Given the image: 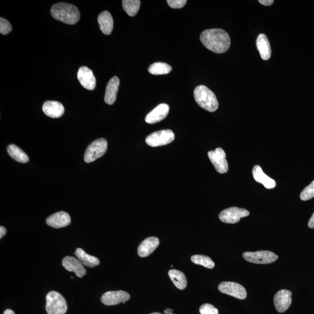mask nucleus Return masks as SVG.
<instances>
[{
	"label": "nucleus",
	"instance_id": "f257e3e1",
	"mask_svg": "<svg viewBox=\"0 0 314 314\" xmlns=\"http://www.w3.org/2000/svg\"><path fill=\"white\" fill-rule=\"evenodd\" d=\"M200 40L207 49L218 54L227 52L230 46L229 35L221 29L204 31L201 33Z\"/></svg>",
	"mask_w": 314,
	"mask_h": 314
},
{
	"label": "nucleus",
	"instance_id": "f03ea898",
	"mask_svg": "<svg viewBox=\"0 0 314 314\" xmlns=\"http://www.w3.org/2000/svg\"><path fill=\"white\" fill-rule=\"evenodd\" d=\"M50 11L53 18L68 25L76 24L81 17L78 8L68 3H57L52 6Z\"/></svg>",
	"mask_w": 314,
	"mask_h": 314
},
{
	"label": "nucleus",
	"instance_id": "7ed1b4c3",
	"mask_svg": "<svg viewBox=\"0 0 314 314\" xmlns=\"http://www.w3.org/2000/svg\"><path fill=\"white\" fill-rule=\"evenodd\" d=\"M195 102L201 108L209 112H214L218 108L219 104L215 95L205 86L200 85L194 91Z\"/></svg>",
	"mask_w": 314,
	"mask_h": 314
},
{
	"label": "nucleus",
	"instance_id": "20e7f679",
	"mask_svg": "<svg viewBox=\"0 0 314 314\" xmlns=\"http://www.w3.org/2000/svg\"><path fill=\"white\" fill-rule=\"evenodd\" d=\"M68 309L66 300L60 293L50 292L46 296L47 314H65Z\"/></svg>",
	"mask_w": 314,
	"mask_h": 314
},
{
	"label": "nucleus",
	"instance_id": "39448f33",
	"mask_svg": "<svg viewBox=\"0 0 314 314\" xmlns=\"http://www.w3.org/2000/svg\"><path fill=\"white\" fill-rule=\"evenodd\" d=\"M107 141L105 139L100 138L91 143L86 150L84 159L87 163L92 162L100 158L107 150Z\"/></svg>",
	"mask_w": 314,
	"mask_h": 314
},
{
	"label": "nucleus",
	"instance_id": "423d86ee",
	"mask_svg": "<svg viewBox=\"0 0 314 314\" xmlns=\"http://www.w3.org/2000/svg\"><path fill=\"white\" fill-rule=\"evenodd\" d=\"M174 140V133L171 130H162L152 133L146 139V143L153 147L165 146Z\"/></svg>",
	"mask_w": 314,
	"mask_h": 314
},
{
	"label": "nucleus",
	"instance_id": "0eeeda50",
	"mask_svg": "<svg viewBox=\"0 0 314 314\" xmlns=\"http://www.w3.org/2000/svg\"><path fill=\"white\" fill-rule=\"evenodd\" d=\"M243 257L247 262L257 264H268L276 262L278 259L277 254L269 251L245 252Z\"/></svg>",
	"mask_w": 314,
	"mask_h": 314
},
{
	"label": "nucleus",
	"instance_id": "6e6552de",
	"mask_svg": "<svg viewBox=\"0 0 314 314\" xmlns=\"http://www.w3.org/2000/svg\"><path fill=\"white\" fill-rule=\"evenodd\" d=\"M249 214L250 212L247 209L230 207L223 210L219 215V218L224 223L234 224L238 223L241 218L248 217Z\"/></svg>",
	"mask_w": 314,
	"mask_h": 314
},
{
	"label": "nucleus",
	"instance_id": "1a4fd4ad",
	"mask_svg": "<svg viewBox=\"0 0 314 314\" xmlns=\"http://www.w3.org/2000/svg\"><path fill=\"white\" fill-rule=\"evenodd\" d=\"M210 161L214 166L215 170L220 174L227 173L228 171V163L226 159V153L221 148H217L214 151H210L208 153Z\"/></svg>",
	"mask_w": 314,
	"mask_h": 314
},
{
	"label": "nucleus",
	"instance_id": "9d476101",
	"mask_svg": "<svg viewBox=\"0 0 314 314\" xmlns=\"http://www.w3.org/2000/svg\"><path fill=\"white\" fill-rule=\"evenodd\" d=\"M218 289L224 294L232 296L240 300H244L247 297L246 290L241 284L238 283L223 282L218 286Z\"/></svg>",
	"mask_w": 314,
	"mask_h": 314
},
{
	"label": "nucleus",
	"instance_id": "9b49d317",
	"mask_svg": "<svg viewBox=\"0 0 314 314\" xmlns=\"http://www.w3.org/2000/svg\"><path fill=\"white\" fill-rule=\"evenodd\" d=\"M130 299L128 293L118 290L106 292L102 296L101 301L105 306H115L121 303H125Z\"/></svg>",
	"mask_w": 314,
	"mask_h": 314
},
{
	"label": "nucleus",
	"instance_id": "f8f14e48",
	"mask_svg": "<svg viewBox=\"0 0 314 314\" xmlns=\"http://www.w3.org/2000/svg\"><path fill=\"white\" fill-rule=\"evenodd\" d=\"M292 293L289 290H279L275 295L274 302L278 312L282 313L289 309L292 304Z\"/></svg>",
	"mask_w": 314,
	"mask_h": 314
},
{
	"label": "nucleus",
	"instance_id": "ddd939ff",
	"mask_svg": "<svg viewBox=\"0 0 314 314\" xmlns=\"http://www.w3.org/2000/svg\"><path fill=\"white\" fill-rule=\"evenodd\" d=\"M78 79L82 87L88 90H93L96 87V79L93 71L87 67L79 68Z\"/></svg>",
	"mask_w": 314,
	"mask_h": 314
},
{
	"label": "nucleus",
	"instance_id": "4468645a",
	"mask_svg": "<svg viewBox=\"0 0 314 314\" xmlns=\"http://www.w3.org/2000/svg\"><path fill=\"white\" fill-rule=\"evenodd\" d=\"M63 266L70 272H75L77 277L82 278L87 274L84 264L79 259L70 256H67L63 260Z\"/></svg>",
	"mask_w": 314,
	"mask_h": 314
},
{
	"label": "nucleus",
	"instance_id": "2eb2a0df",
	"mask_svg": "<svg viewBox=\"0 0 314 314\" xmlns=\"http://www.w3.org/2000/svg\"><path fill=\"white\" fill-rule=\"evenodd\" d=\"M170 111V106L166 104H161L147 115L145 121L147 123L155 124L164 120Z\"/></svg>",
	"mask_w": 314,
	"mask_h": 314
},
{
	"label": "nucleus",
	"instance_id": "dca6fc26",
	"mask_svg": "<svg viewBox=\"0 0 314 314\" xmlns=\"http://www.w3.org/2000/svg\"><path fill=\"white\" fill-rule=\"evenodd\" d=\"M46 223L56 229L64 227L70 223V215L64 211L58 212L47 218Z\"/></svg>",
	"mask_w": 314,
	"mask_h": 314
},
{
	"label": "nucleus",
	"instance_id": "f3484780",
	"mask_svg": "<svg viewBox=\"0 0 314 314\" xmlns=\"http://www.w3.org/2000/svg\"><path fill=\"white\" fill-rule=\"evenodd\" d=\"M159 244V239L156 237H150L142 242L138 249V253L140 257H146L152 254Z\"/></svg>",
	"mask_w": 314,
	"mask_h": 314
},
{
	"label": "nucleus",
	"instance_id": "a211bd4d",
	"mask_svg": "<svg viewBox=\"0 0 314 314\" xmlns=\"http://www.w3.org/2000/svg\"><path fill=\"white\" fill-rule=\"evenodd\" d=\"M43 111L47 116L58 118L63 116L65 109L62 104L56 101H47L44 103Z\"/></svg>",
	"mask_w": 314,
	"mask_h": 314
},
{
	"label": "nucleus",
	"instance_id": "6ab92c4d",
	"mask_svg": "<svg viewBox=\"0 0 314 314\" xmlns=\"http://www.w3.org/2000/svg\"><path fill=\"white\" fill-rule=\"evenodd\" d=\"M120 84V81L117 76H114L109 80L106 86L105 101L108 105H112L117 99V95Z\"/></svg>",
	"mask_w": 314,
	"mask_h": 314
},
{
	"label": "nucleus",
	"instance_id": "aec40b11",
	"mask_svg": "<svg viewBox=\"0 0 314 314\" xmlns=\"http://www.w3.org/2000/svg\"><path fill=\"white\" fill-rule=\"evenodd\" d=\"M253 175L255 180L257 182L262 183L265 188L272 189L276 187V182L263 173L260 166H254L253 169Z\"/></svg>",
	"mask_w": 314,
	"mask_h": 314
},
{
	"label": "nucleus",
	"instance_id": "412c9836",
	"mask_svg": "<svg viewBox=\"0 0 314 314\" xmlns=\"http://www.w3.org/2000/svg\"><path fill=\"white\" fill-rule=\"evenodd\" d=\"M100 30L104 34L109 35L111 34L114 28V20L111 14L109 12H102L98 17Z\"/></svg>",
	"mask_w": 314,
	"mask_h": 314
},
{
	"label": "nucleus",
	"instance_id": "4be33fe9",
	"mask_svg": "<svg viewBox=\"0 0 314 314\" xmlns=\"http://www.w3.org/2000/svg\"><path fill=\"white\" fill-rule=\"evenodd\" d=\"M256 45L261 57L263 60H268L271 56V48L267 37L264 34H260L258 36Z\"/></svg>",
	"mask_w": 314,
	"mask_h": 314
},
{
	"label": "nucleus",
	"instance_id": "5701e85b",
	"mask_svg": "<svg viewBox=\"0 0 314 314\" xmlns=\"http://www.w3.org/2000/svg\"><path fill=\"white\" fill-rule=\"evenodd\" d=\"M75 255L83 264L87 267L93 268L100 264V260L97 257L88 255L82 248H77Z\"/></svg>",
	"mask_w": 314,
	"mask_h": 314
},
{
	"label": "nucleus",
	"instance_id": "b1692460",
	"mask_svg": "<svg viewBox=\"0 0 314 314\" xmlns=\"http://www.w3.org/2000/svg\"><path fill=\"white\" fill-rule=\"evenodd\" d=\"M168 275L177 289L183 290L187 286V279L182 272L176 269H171L168 272Z\"/></svg>",
	"mask_w": 314,
	"mask_h": 314
},
{
	"label": "nucleus",
	"instance_id": "393cba45",
	"mask_svg": "<svg viewBox=\"0 0 314 314\" xmlns=\"http://www.w3.org/2000/svg\"><path fill=\"white\" fill-rule=\"evenodd\" d=\"M7 152L12 158L17 162L26 163L29 161V159L28 155L16 145H9L7 147Z\"/></svg>",
	"mask_w": 314,
	"mask_h": 314
},
{
	"label": "nucleus",
	"instance_id": "a878e982",
	"mask_svg": "<svg viewBox=\"0 0 314 314\" xmlns=\"http://www.w3.org/2000/svg\"><path fill=\"white\" fill-rule=\"evenodd\" d=\"M172 67L164 63H155L150 65L148 69L149 73L155 75H166L170 73Z\"/></svg>",
	"mask_w": 314,
	"mask_h": 314
},
{
	"label": "nucleus",
	"instance_id": "bb28decb",
	"mask_svg": "<svg viewBox=\"0 0 314 314\" xmlns=\"http://www.w3.org/2000/svg\"><path fill=\"white\" fill-rule=\"evenodd\" d=\"M140 4V0H123L122 7L130 17H134L138 13Z\"/></svg>",
	"mask_w": 314,
	"mask_h": 314
},
{
	"label": "nucleus",
	"instance_id": "cd10ccee",
	"mask_svg": "<svg viewBox=\"0 0 314 314\" xmlns=\"http://www.w3.org/2000/svg\"><path fill=\"white\" fill-rule=\"evenodd\" d=\"M191 260L195 264L202 265L207 268H214L215 263L211 258L203 255H194L191 257Z\"/></svg>",
	"mask_w": 314,
	"mask_h": 314
},
{
	"label": "nucleus",
	"instance_id": "c85d7f7f",
	"mask_svg": "<svg viewBox=\"0 0 314 314\" xmlns=\"http://www.w3.org/2000/svg\"><path fill=\"white\" fill-rule=\"evenodd\" d=\"M314 197V180L305 188L300 194L301 200L307 201Z\"/></svg>",
	"mask_w": 314,
	"mask_h": 314
},
{
	"label": "nucleus",
	"instance_id": "c756f323",
	"mask_svg": "<svg viewBox=\"0 0 314 314\" xmlns=\"http://www.w3.org/2000/svg\"><path fill=\"white\" fill-rule=\"evenodd\" d=\"M201 314H218L219 312L217 309L210 304H204L200 308Z\"/></svg>",
	"mask_w": 314,
	"mask_h": 314
},
{
	"label": "nucleus",
	"instance_id": "7c9ffc66",
	"mask_svg": "<svg viewBox=\"0 0 314 314\" xmlns=\"http://www.w3.org/2000/svg\"><path fill=\"white\" fill-rule=\"evenodd\" d=\"M11 23L7 19L1 17L0 18V33L2 35H7L12 31Z\"/></svg>",
	"mask_w": 314,
	"mask_h": 314
},
{
	"label": "nucleus",
	"instance_id": "2f4dec72",
	"mask_svg": "<svg viewBox=\"0 0 314 314\" xmlns=\"http://www.w3.org/2000/svg\"><path fill=\"white\" fill-rule=\"evenodd\" d=\"M168 4L174 9L182 8L186 5V0H168Z\"/></svg>",
	"mask_w": 314,
	"mask_h": 314
},
{
	"label": "nucleus",
	"instance_id": "473e14b6",
	"mask_svg": "<svg viewBox=\"0 0 314 314\" xmlns=\"http://www.w3.org/2000/svg\"><path fill=\"white\" fill-rule=\"evenodd\" d=\"M273 0H260L259 2L263 5L269 6L273 4Z\"/></svg>",
	"mask_w": 314,
	"mask_h": 314
},
{
	"label": "nucleus",
	"instance_id": "72a5a7b5",
	"mask_svg": "<svg viewBox=\"0 0 314 314\" xmlns=\"http://www.w3.org/2000/svg\"><path fill=\"white\" fill-rule=\"evenodd\" d=\"M308 225H309V227L311 228V229H314V212L312 215V217H311Z\"/></svg>",
	"mask_w": 314,
	"mask_h": 314
},
{
	"label": "nucleus",
	"instance_id": "f704fd0d",
	"mask_svg": "<svg viewBox=\"0 0 314 314\" xmlns=\"http://www.w3.org/2000/svg\"><path fill=\"white\" fill-rule=\"evenodd\" d=\"M6 233H7V230H6L5 228L4 227H0V239H2Z\"/></svg>",
	"mask_w": 314,
	"mask_h": 314
},
{
	"label": "nucleus",
	"instance_id": "c9c22d12",
	"mask_svg": "<svg viewBox=\"0 0 314 314\" xmlns=\"http://www.w3.org/2000/svg\"><path fill=\"white\" fill-rule=\"evenodd\" d=\"M164 313L165 314H173V310L170 309H166L164 311ZM150 314H162L159 313H153Z\"/></svg>",
	"mask_w": 314,
	"mask_h": 314
},
{
	"label": "nucleus",
	"instance_id": "e433bc0d",
	"mask_svg": "<svg viewBox=\"0 0 314 314\" xmlns=\"http://www.w3.org/2000/svg\"><path fill=\"white\" fill-rule=\"evenodd\" d=\"M3 314H16L13 310L7 309L5 311Z\"/></svg>",
	"mask_w": 314,
	"mask_h": 314
}]
</instances>
